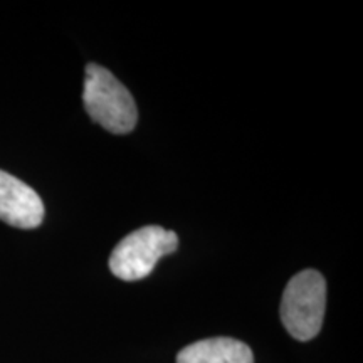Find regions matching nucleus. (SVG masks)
Returning a JSON list of instances; mask_svg holds the SVG:
<instances>
[{
    "instance_id": "obj_1",
    "label": "nucleus",
    "mask_w": 363,
    "mask_h": 363,
    "mask_svg": "<svg viewBox=\"0 0 363 363\" xmlns=\"http://www.w3.org/2000/svg\"><path fill=\"white\" fill-rule=\"evenodd\" d=\"M84 108L94 123L115 135L130 133L138 120L135 99L115 74L98 65L86 66Z\"/></svg>"
},
{
    "instance_id": "obj_2",
    "label": "nucleus",
    "mask_w": 363,
    "mask_h": 363,
    "mask_svg": "<svg viewBox=\"0 0 363 363\" xmlns=\"http://www.w3.org/2000/svg\"><path fill=\"white\" fill-rule=\"evenodd\" d=\"M326 281L315 269L298 272L286 284L281 299V321L298 342H310L323 326Z\"/></svg>"
},
{
    "instance_id": "obj_3",
    "label": "nucleus",
    "mask_w": 363,
    "mask_h": 363,
    "mask_svg": "<svg viewBox=\"0 0 363 363\" xmlns=\"http://www.w3.org/2000/svg\"><path fill=\"white\" fill-rule=\"evenodd\" d=\"M179 247L174 230L160 225H145L120 240L113 249L110 269L123 281H138L155 269L160 257L169 256Z\"/></svg>"
},
{
    "instance_id": "obj_4",
    "label": "nucleus",
    "mask_w": 363,
    "mask_h": 363,
    "mask_svg": "<svg viewBox=\"0 0 363 363\" xmlns=\"http://www.w3.org/2000/svg\"><path fill=\"white\" fill-rule=\"evenodd\" d=\"M44 219V203L34 189L0 170V220L19 229H35Z\"/></svg>"
},
{
    "instance_id": "obj_5",
    "label": "nucleus",
    "mask_w": 363,
    "mask_h": 363,
    "mask_svg": "<svg viewBox=\"0 0 363 363\" xmlns=\"http://www.w3.org/2000/svg\"><path fill=\"white\" fill-rule=\"evenodd\" d=\"M177 363H254V357L246 343L217 337L190 343L177 355Z\"/></svg>"
}]
</instances>
